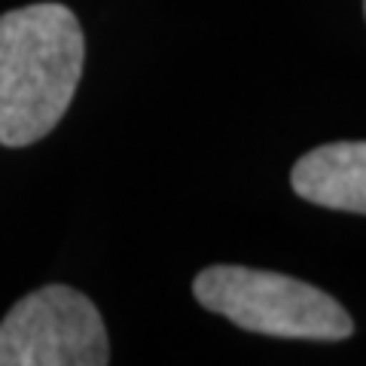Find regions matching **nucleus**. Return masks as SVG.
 <instances>
[{
    "label": "nucleus",
    "instance_id": "5",
    "mask_svg": "<svg viewBox=\"0 0 366 366\" xmlns=\"http://www.w3.org/2000/svg\"><path fill=\"white\" fill-rule=\"evenodd\" d=\"M363 13H366V0H363Z\"/></svg>",
    "mask_w": 366,
    "mask_h": 366
},
{
    "label": "nucleus",
    "instance_id": "2",
    "mask_svg": "<svg viewBox=\"0 0 366 366\" xmlns=\"http://www.w3.org/2000/svg\"><path fill=\"white\" fill-rule=\"evenodd\" d=\"M192 296L247 333L312 342H342L354 333L351 315L333 296L281 272L211 266L196 274Z\"/></svg>",
    "mask_w": 366,
    "mask_h": 366
},
{
    "label": "nucleus",
    "instance_id": "3",
    "mask_svg": "<svg viewBox=\"0 0 366 366\" xmlns=\"http://www.w3.org/2000/svg\"><path fill=\"white\" fill-rule=\"evenodd\" d=\"M110 342L95 302L64 284L19 300L0 320V366H104Z\"/></svg>",
    "mask_w": 366,
    "mask_h": 366
},
{
    "label": "nucleus",
    "instance_id": "1",
    "mask_svg": "<svg viewBox=\"0 0 366 366\" xmlns=\"http://www.w3.org/2000/svg\"><path fill=\"white\" fill-rule=\"evenodd\" d=\"M86 40L61 4L0 16V144L28 147L61 122L83 76Z\"/></svg>",
    "mask_w": 366,
    "mask_h": 366
},
{
    "label": "nucleus",
    "instance_id": "4",
    "mask_svg": "<svg viewBox=\"0 0 366 366\" xmlns=\"http://www.w3.org/2000/svg\"><path fill=\"white\" fill-rule=\"evenodd\" d=\"M296 196L330 211L366 214V141H336L296 159Z\"/></svg>",
    "mask_w": 366,
    "mask_h": 366
}]
</instances>
